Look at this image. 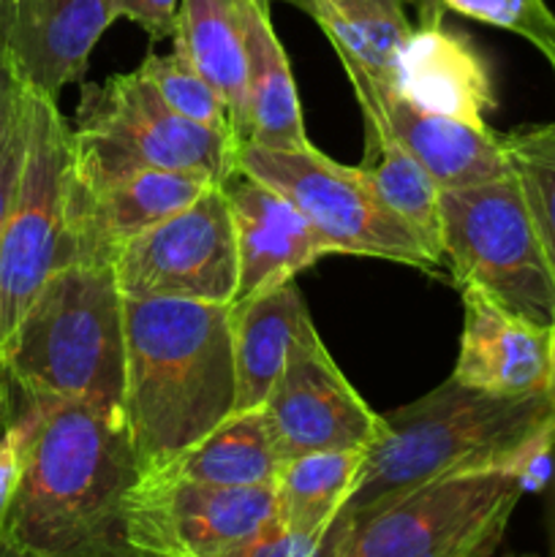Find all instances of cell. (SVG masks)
I'll return each instance as SVG.
<instances>
[{
	"label": "cell",
	"mask_w": 555,
	"mask_h": 557,
	"mask_svg": "<svg viewBox=\"0 0 555 557\" xmlns=\"http://www.w3.org/2000/svg\"><path fill=\"white\" fill-rule=\"evenodd\" d=\"M16 411L25 460L0 528L41 557H141L125 533V498L141 476L125 419L25 397Z\"/></svg>",
	"instance_id": "1"
},
{
	"label": "cell",
	"mask_w": 555,
	"mask_h": 557,
	"mask_svg": "<svg viewBox=\"0 0 555 557\" xmlns=\"http://www.w3.org/2000/svg\"><path fill=\"white\" fill-rule=\"evenodd\" d=\"M123 417L147 473L234 413L232 305L123 297Z\"/></svg>",
	"instance_id": "2"
},
{
	"label": "cell",
	"mask_w": 555,
	"mask_h": 557,
	"mask_svg": "<svg viewBox=\"0 0 555 557\" xmlns=\"http://www.w3.org/2000/svg\"><path fill=\"white\" fill-rule=\"evenodd\" d=\"M555 433V400L495 397L449 379L419 400L384 413L357 484L337 520L354 525L390 500L455 473L526 468Z\"/></svg>",
	"instance_id": "3"
},
{
	"label": "cell",
	"mask_w": 555,
	"mask_h": 557,
	"mask_svg": "<svg viewBox=\"0 0 555 557\" xmlns=\"http://www.w3.org/2000/svg\"><path fill=\"white\" fill-rule=\"evenodd\" d=\"M0 364L16 395L123 417L125 315L112 264H63L22 313Z\"/></svg>",
	"instance_id": "4"
},
{
	"label": "cell",
	"mask_w": 555,
	"mask_h": 557,
	"mask_svg": "<svg viewBox=\"0 0 555 557\" xmlns=\"http://www.w3.org/2000/svg\"><path fill=\"white\" fill-rule=\"evenodd\" d=\"M237 147L232 134L172 112L134 69L103 85H82L71 128V180L101 185L163 169L221 185L237 169Z\"/></svg>",
	"instance_id": "5"
},
{
	"label": "cell",
	"mask_w": 555,
	"mask_h": 557,
	"mask_svg": "<svg viewBox=\"0 0 555 557\" xmlns=\"http://www.w3.org/2000/svg\"><path fill=\"white\" fill-rule=\"evenodd\" d=\"M522 493V468L441 476L354 525L337 520L335 557H490Z\"/></svg>",
	"instance_id": "6"
},
{
	"label": "cell",
	"mask_w": 555,
	"mask_h": 557,
	"mask_svg": "<svg viewBox=\"0 0 555 557\" xmlns=\"http://www.w3.org/2000/svg\"><path fill=\"white\" fill-rule=\"evenodd\" d=\"M441 248L457 288H479L539 326L555 321V281L515 177L441 190Z\"/></svg>",
	"instance_id": "7"
},
{
	"label": "cell",
	"mask_w": 555,
	"mask_h": 557,
	"mask_svg": "<svg viewBox=\"0 0 555 557\" xmlns=\"http://www.w3.org/2000/svg\"><path fill=\"white\" fill-rule=\"evenodd\" d=\"M237 166L286 196L335 253L395 261L424 272L439 267L417 232L381 199L359 166L332 161L313 145L305 150L239 145Z\"/></svg>",
	"instance_id": "8"
},
{
	"label": "cell",
	"mask_w": 555,
	"mask_h": 557,
	"mask_svg": "<svg viewBox=\"0 0 555 557\" xmlns=\"http://www.w3.org/2000/svg\"><path fill=\"white\" fill-rule=\"evenodd\" d=\"M27 156L9 223L0 237V348L38 288L63 267L65 196L71 174V125L58 98L30 90Z\"/></svg>",
	"instance_id": "9"
},
{
	"label": "cell",
	"mask_w": 555,
	"mask_h": 557,
	"mask_svg": "<svg viewBox=\"0 0 555 557\" xmlns=\"http://www.w3.org/2000/svg\"><path fill=\"white\" fill-rule=\"evenodd\" d=\"M125 299H190L232 305L237 243L223 185L131 239L112 261Z\"/></svg>",
	"instance_id": "10"
},
{
	"label": "cell",
	"mask_w": 555,
	"mask_h": 557,
	"mask_svg": "<svg viewBox=\"0 0 555 557\" xmlns=\"http://www.w3.org/2000/svg\"><path fill=\"white\" fill-rule=\"evenodd\" d=\"M275 517L272 487H215L147 471L125 498V533L141 557H221Z\"/></svg>",
	"instance_id": "11"
},
{
	"label": "cell",
	"mask_w": 555,
	"mask_h": 557,
	"mask_svg": "<svg viewBox=\"0 0 555 557\" xmlns=\"http://www.w3.org/2000/svg\"><path fill=\"white\" fill-rule=\"evenodd\" d=\"M261 408L278 460L313 451H368L384 428V413H375L354 389L319 332L288 354Z\"/></svg>",
	"instance_id": "12"
},
{
	"label": "cell",
	"mask_w": 555,
	"mask_h": 557,
	"mask_svg": "<svg viewBox=\"0 0 555 557\" xmlns=\"http://www.w3.org/2000/svg\"><path fill=\"white\" fill-rule=\"evenodd\" d=\"M210 185L218 183L163 169L101 185H82L69 174L63 264H112L131 239L194 205Z\"/></svg>",
	"instance_id": "13"
},
{
	"label": "cell",
	"mask_w": 555,
	"mask_h": 557,
	"mask_svg": "<svg viewBox=\"0 0 555 557\" xmlns=\"http://www.w3.org/2000/svg\"><path fill=\"white\" fill-rule=\"evenodd\" d=\"M221 185L237 243V292L232 305L272 292L324 256H335V248L308 218L270 185L239 166Z\"/></svg>",
	"instance_id": "14"
},
{
	"label": "cell",
	"mask_w": 555,
	"mask_h": 557,
	"mask_svg": "<svg viewBox=\"0 0 555 557\" xmlns=\"http://www.w3.org/2000/svg\"><path fill=\"white\" fill-rule=\"evenodd\" d=\"M114 20L112 0H5L0 36L27 90L58 98L85 76L98 38Z\"/></svg>",
	"instance_id": "15"
},
{
	"label": "cell",
	"mask_w": 555,
	"mask_h": 557,
	"mask_svg": "<svg viewBox=\"0 0 555 557\" xmlns=\"http://www.w3.org/2000/svg\"><path fill=\"white\" fill-rule=\"evenodd\" d=\"M462 292V335L452 379L495 397L544 395L553 326L509 313L479 288Z\"/></svg>",
	"instance_id": "16"
},
{
	"label": "cell",
	"mask_w": 555,
	"mask_h": 557,
	"mask_svg": "<svg viewBox=\"0 0 555 557\" xmlns=\"http://www.w3.org/2000/svg\"><path fill=\"white\" fill-rule=\"evenodd\" d=\"M392 87L424 112L471 125H488V114L498 109L484 54L466 33L452 30L444 22L414 25L397 54Z\"/></svg>",
	"instance_id": "17"
},
{
	"label": "cell",
	"mask_w": 555,
	"mask_h": 557,
	"mask_svg": "<svg viewBox=\"0 0 555 557\" xmlns=\"http://www.w3.org/2000/svg\"><path fill=\"white\" fill-rule=\"evenodd\" d=\"M381 107L400 145L428 172L439 190H462L509 177L501 134L490 125H471L424 112L395 87H381Z\"/></svg>",
	"instance_id": "18"
},
{
	"label": "cell",
	"mask_w": 555,
	"mask_h": 557,
	"mask_svg": "<svg viewBox=\"0 0 555 557\" xmlns=\"http://www.w3.org/2000/svg\"><path fill=\"white\" fill-rule=\"evenodd\" d=\"M341 65L346 71L348 82H351L365 123V158L359 169L368 174L381 199L417 232L428 253L441 264L444 261L439 212L441 190L435 188L428 172L414 161L411 152L400 145L397 134L392 131L384 107H381V92L373 76L351 63Z\"/></svg>",
	"instance_id": "19"
},
{
	"label": "cell",
	"mask_w": 555,
	"mask_h": 557,
	"mask_svg": "<svg viewBox=\"0 0 555 557\" xmlns=\"http://www.w3.org/2000/svg\"><path fill=\"white\" fill-rule=\"evenodd\" d=\"M316 332L308 302L294 281L232 305V348L237 373L234 411L264 406L286 359Z\"/></svg>",
	"instance_id": "20"
},
{
	"label": "cell",
	"mask_w": 555,
	"mask_h": 557,
	"mask_svg": "<svg viewBox=\"0 0 555 557\" xmlns=\"http://www.w3.org/2000/svg\"><path fill=\"white\" fill-rule=\"evenodd\" d=\"M248 9L250 0H180L172 36L174 52L221 92L237 141L248 103Z\"/></svg>",
	"instance_id": "21"
},
{
	"label": "cell",
	"mask_w": 555,
	"mask_h": 557,
	"mask_svg": "<svg viewBox=\"0 0 555 557\" xmlns=\"http://www.w3.org/2000/svg\"><path fill=\"white\" fill-rule=\"evenodd\" d=\"M248 58V103L239 145H254L261 150L310 147L292 65L270 20V0H250Z\"/></svg>",
	"instance_id": "22"
},
{
	"label": "cell",
	"mask_w": 555,
	"mask_h": 557,
	"mask_svg": "<svg viewBox=\"0 0 555 557\" xmlns=\"http://www.w3.org/2000/svg\"><path fill=\"white\" fill-rule=\"evenodd\" d=\"M308 14L341 63L368 71L375 85H395L397 54L411 36L408 0H283Z\"/></svg>",
	"instance_id": "23"
},
{
	"label": "cell",
	"mask_w": 555,
	"mask_h": 557,
	"mask_svg": "<svg viewBox=\"0 0 555 557\" xmlns=\"http://www.w3.org/2000/svg\"><path fill=\"white\" fill-rule=\"evenodd\" d=\"M278 466L281 460L272 446L264 408H250L229 413L205 438L156 471L215 487H272Z\"/></svg>",
	"instance_id": "24"
},
{
	"label": "cell",
	"mask_w": 555,
	"mask_h": 557,
	"mask_svg": "<svg viewBox=\"0 0 555 557\" xmlns=\"http://www.w3.org/2000/svg\"><path fill=\"white\" fill-rule=\"evenodd\" d=\"M365 449L351 451H313L292 460H281L272 482L275 520L299 533H326L341 517Z\"/></svg>",
	"instance_id": "25"
},
{
	"label": "cell",
	"mask_w": 555,
	"mask_h": 557,
	"mask_svg": "<svg viewBox=\"0 0 555 557\" xmlns=\"http://www.w3.org/2000/svg\"><path fill=\"white\" fill-rule=\"evenodd\" d=\"M501 147L555 281V120L501 134Z\"/></svg>",
	"instance_id": "26"
},
{
	"label": "cell",
	"mask_w": 555,
	"mask_h": 557,
	"mask_svg": "<svg viewBox=\"0 0 555 557\" xmlns=\"http://www.w3.org/2000/svg\"><path fill=\"white\" fill-rule=\"evenodd\" d=\"M419 25H439L444 14H460L526 38L555 74V14L544 0H417Z\"/></svg>",
	"instance_id": "27"
},
{
	"label": "cell",
	"mask_w": 555,
	"mask_h": 557,
	"mask_svg": "<svg viewBox=\"0 0 555 557\" xmlns=\"http://www.w3.org/2000/svg\"><path fill=\"white\" fill-rule=\"evenodd\" d=\"M141 76L150 82L152 90L161 96L172 112L183 114V117L194 120V123L205 125V128L223 131L232 134V120H229V109L223 103L221 92L199 74L190 69L177 52L172 54H147L139 63ZM237 139V136H234Z\"/></svg>",
	"instance_id": "28"
},
{
	"label": "cell",
	"mask_w": 555,
	"mask_h": 557,
	"mask_svg": "<svg viewBox=\"0 0 555 557\" xmlns=\"http://www.w3.org/2000/svg\"><path fill=\"white\" fill-rule=\"evenodd\" d=\"M337 520L326 533H299L272 517L259 533L221 557H335Z\"/></svg>",
	"instance_id": "29"
},
{
	"label": "cell",
	"mask_w": 555,
	"mask_h": 557,
	"mask_svg": "<svg viewBox=\"0 0 555 557\" xmlns=\"http://www.w3.org/2000/svg\"><path fill=\"white\" fill-rule=\"evenodd\" d=\"M27 101H30V90H27ZM27 128H30V112L25 109L20 125H16V131L11 134L9 145L0 152V237H3L11 207H14L16 201V190H20L22 169H25L27 156Z\"/></svg>",
	"instance_id": "30"
},
{
	"label": "cell",
	"mask_w": 555,
	"mask_h": 557,
	"mask_svg": "<svg viewBox=\"0 0 555 557\" xmlns=\"http://www.w3.org/2000/svg\"><path fill=\"white\" fill-rule=\"evenodd\" d=\"M27 109V85L22 82L3 36H0V152L9 145L11 134L20 125Z\"/></svg>",
	"instance_id": "31"
},
{
	"label": "cell",
	"mask_w": 555,
	"mask_h": 557,
	"mask_svg": "<svg viewBox=\"0 0 555 557\" xmlns=\"http://www.w3.org/2000/svg\"><path fill=\"white\" fill-rule=\"evenodd\" d=\"M114 14L125 16L134 25H139L152 41H163V38L174 36L177 27V11L180 0H112Z\"/></svg>",
	"instance_id": "32"
},
{
	"label": "cell",
	"mask_w": 555,
	"mask_h": 557,
	"mask_svg": "<svg viewBox=\"0 0 555 557\" xmlns=\"http://www.w3.org/2000/svg\"><path fill=\"white\" fill-rule=\"evenodd\" d=\"M25 419L16 411L14 419L0 433V520H3L11 498H14L16 484H20L22 460H25Z\"/></svg>",
	"instance_id": "33"
},
{
	"label": "cell",
	"mask_w": 555,
	"mask_h": 557,
	"mask_svg": "<svg viewBox=\"0 0 555 557\" xmlns=\"http://www.w3.org/2000/svg\"><path fill=\"white\" fill-rule=\"evenodd\" d=\"M544 528H547V557H555V433L550 438V476L544 484Z\"/></svg>",
	"instance_id": "34"
},
{
	"label": "cell",
	"mask_w": 555,
	"mask_h": 557,
	"mask_svg": "<svg viewBox=\"0 0 555 557\" xmlns=\"http://www.w3.org/2000/svg\"><path fill=\"white\" fill-rule=\"evenodd\" d=\"M16 413V389L11 384V379L5 375L3 364H0V433H3L5 424L14 419Z\"/></svg>",
	"instance_id": "35"
},
{
	"label": "cell",
	"mask_w": 555,
	"mask_h": 557,
	"mask_svg": "<svg viewBox=\"0 0 555 557\" xmlns=\"http://www.w3.org/2000/svg\"><path fill=\"white\" fill-rule=\"evenodd\" d=\"M0 557H41V555H36V553H30V549L20 547V544H16L14 539H11L9 533L0 528Z\"/></svg>",
	"instance_id": "36"
},
{
	"label": "cell",
	"mask_w": 555,
	"mask_h": 557,
	"mask_svg": "<svg viewBox=\"0 0 555 557\" xmlns=\"http://www.w3.org/2000/svg\"><path fill=\"white\" fill-rule=\"evenodd\" d=\"M547 395L555 400V321H553V343H550V386Z\"/></svg>",
	"instance_id": "37"
},
{
	"label": "cell",
	"mask_w": 555,
	"mask_h": 557,
	"mask_svg": "<svg viewBox=\"0 0 555 557\" xmlns=\"http://www.w3.org/2000/svg\"><path fill=\"white\" fill-rule=\"evenodd\" d=\"M3 3H5V0H0V9H3Z\"/></svg>",
	"instance_id": "38"
}]
</instances>
